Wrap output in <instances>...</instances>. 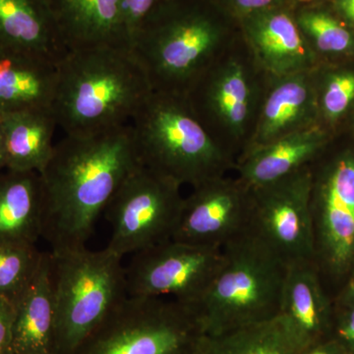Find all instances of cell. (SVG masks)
Instances as JSON below:
<instances>
[{
    "label": "cell",
    "mask_w": 354,
    "mask_h": 354,
    "mask_svg": "<svg viewBox=\"0 0 354 354\" xmlns=\"http://www.w3.org/2000/svg\"><path fill=\"white\" fill-rule=\"evenodd\" d=\"M304 344L279 315L216 335H205L195 354H298Z\"/></svg>",
    "instance_id": "obj_24"
},
{
    "label": "cell",
    "mask_w": 354,
    "mask_h": 354,
    "mask_svg": "<svg viewBox=\"0 0 354 354\" xmlns=\"http://www.w3.org/2000/svg\"><path fill=\"white\" fill-rule=\"evenodd\" d=\"M169 0H120L123 37L130 48L133 39L147 21Z\"/></svg>",
    "instance_id": "obj_28"
},
{
    "label": "cell",
    "mask_w": 354,
    "mask_h": 354,
    "mask_svg": "<svg viewBox=\"0 0 354 354\" xmlns=\"http://www.w3.org/2000/svg\"><path fill=\"white\" fill-rule=\"evenodd\" d=\"M7 354H13V353H10V351H9V353H7Z\"/></svg>",
    "instance_id": "obj_37"
},
{
    "label": "cell",
    "mask_w": 354,
    "mask_h": 354,
    "mask_svg": "<svg viewBox=\"0 0 354 354\" xmlns=\"http://www.w3.org/2000/svg\"><path fill=\"white\" fill-rule=\"evenodd\" d=\"M43 256L36 244L0 241V297L15 306L31 286Z\"/></svg>",
    "instance_id": "obj_25"
},
{
    "label": "cell",
    "mask_w": 354,
    "mask_h": 354,
    "mask_svg": "<svg viewBox=\"0 0 354 354\" xmlns=\"http://www.w3.org/2000/svg\"><path fill=\"white\" fill-rule=\"evenodd\" d=\"M55 309L50 252H44L36 277L15 305L10 353L55 354Z\"/></svg>",
    "instance_id": "obj_21"
},
{
    "label": "cell",
    "mask_w": 354,
    "mask_h": 354,
    "mask_svg": "<svg viewBox=\"0 0 354 354\" xmlns=\"http://www.w3.org/2000/svg\"><path fill=\"white\" fill-rule=\"evenodd\" d=\"M317 71L318 67L311 71L268 79L252 137L244 153L291 133L321 124Z\"/></svg>",
    "instance_id": "obj_15"
},
{
    "label": "cell",
    "mask_w": 354,
    "mask_h": 354,
    "mask_svg": "<svg viewBox=\"0 0 354 354\" xmlns=\"http://www.w3.org/2000/svg\"><path fill=\"white\" fill-rule=\"evenodd\" d=\"M310 48L322 57H344L354 53V35L337 18L322 10L308 9L295 16Z\"/></svg>",
    "instance_id": "obj_26"
},
{
    "label": "cell",
    "mask_w": 354,
    "mask_h": 354,
    "mask_svg": "<svg viewBox=\"0 0 354 354\" xmlns=\"http://www.w3.org/2000/svg\"><path fill=\"white\" fill-rule=\"evenodd\" d=\"M6 169L4 167L3 151H2L1 136H0V171Z\"/></svg>",
    "instance_id": "obj_35"
},
{
    "label": "cell",
    "mask_w": 354,
    "mask_h": 354,
    "mask_svg": "<svg viewBox=\"0 0 354 354\" xmlns=\"http://www.w3.org/2000/svg\"><path fill=\"white\" fill-rule=\"evenodd\" d=\"M181 190L180 184L139 165L104 209L113 228L106 247L123 258L171 239L183 208Z\"/></svg>",
    "instance_id": "obj_9"
},
{
    "label": "cell",
    "mask_w": 354,
    "mask_h": 354,
    "mask_svg": "<svg viewBox=\"0 0 354 354\" xmlns=\"http://www.w3.org/2000/svg\"><path fill=\"white\" fill-rule=\"evenodd\" d=\"M337 10L354 27V0H335Z\"/></svg>",
    "instance_id": "obj_33"
},
{
    "label": "cell",
    "mask_w": 354,
    "mask_h": 354,
    "mask_svg": "<svg viewBox=\"0 0 354 354\" xmlns=\"http://www.w3.org/2000/svg\"><path fill=\"white\" fill-rule=\"evenodd\" d=\"M329 140L328 128L312 125L247 151L235 162L234 171L249 189L269 185L313 164Z\"/></svg>",
    "instance_id": "obj_16"
},
{
    "label": "cell",
    "mask_w": 354,
    "mask_h": 354,
    "mask_svg": "<svg viewBox=\"0 0 354 354\" xmlns=\"http://www.w3.org/2000/svg\"><path fill=\"white\" fill-rule=\"evenodd\" d=\"M312 165L251 190L249 230L288 266L314 263Z\"/></svg>",
    "instance_id": "obj_11"
},
{
    "label": "cell",
    "mask_w": 354,
    "mask_h": 354,
    "mask_svg": "<svg viewBox=\"0 0 354 354\" xmlns=\"http://www.w3.org/2000/svg\"><path fill=\"white\" fill-rule=\"evenodd\" d=\"M140 165L130 124L88 136L65 135L39 172L41 237L51 252L83 248L121 183Z\"/></svg>",
    "instance_id": "obj_1"
},
{
    "label": "cell",
    "mask_w": 354,
    "mask_h": 354,
    "mask_svg": "<svg viewBox=\"0 0 354 354\" xmlns=\"http://www.w3.org/2000/svg\"><path fill=\"white\" fill-rule=\"evenodd\" d=\"M279 315L285 317L305 346L330 337L334 310L324 297L313 262L288 266Z\"/></svg>",
    "instance_id": "obj_20"
},
{
    "label": "cell",
    "mask_w": 354,
    "mask_h": 354,
    "mask_svg": "<svg viewBox=\"0 0 354 354\" xmlns=\"http://www.w3.org/2000/svg\"><path fill=\"white\" fill-rule=\"evenodd\" d=\"M57 68L53 111L65 135L88 136L130 124L153 92L127 46L67 50Z\"/></svg>",
    "instance_id": "obj_2"
},
{
    "label": "cell",
    "mask_w": 354,
    "mask_h": 354,
    "mask_svg": "<svg viewBox=\"0 0 354 354\" xmlns=\"http://www.w3.org/2000/svg\"><path fill=\"white\" fill-rule=\"evenodd\" d=\"M66 50L127 46L120 0H46Z\"/></svg>",
    "instance_id": "obj_17"
},
{
    "label": "cell",
    "mask_w": 354,
    "mask_h": 354,
    "mask_svg": "<svg viewBox=\"0 0 354 354\" xmlns=\"http://www.w3.org/2000/svg\"><path fill=\"white\" fill-rule=\"evenodd\" d=\"M195 353H196V351H195ZM195 354V353H194Z\"/></svg>",
    "instance_id": "obj_38"
},
{
    "label": "cell",
    "mask_w": 354,
    "mask_h": 354,
    "mask_svg": "<svg viewBox=\"0 0 354 354\" xmlns=\"http://www.w3.org/2000/svg\"><path fill=\"white\" fill-rule=\"evenodd\" d=\"M268 79L241 32L185 95L198 120L234 165L252 137Z\"/></svg>",
    "instance_id": "obj_7"
},
{
    "label": "cell",
    "mask_w": 354,
    "mask_h": 354,
    "mask_svg": "<svg viewBox=\"0 0 354 354\" xmlns=\"http://www.w3.org/2000/svg\"><path fill=\"white\" fill-rule=\"evenodd\" d=\"M142 167L191 188L234 171L183 95L152 92L130 122Z\"/></svg>",
    "instance_id": "obj_5"
},
{
    "label": "cell",
    "mask_w": 354,
    "mask_h": 354,
    "mask_svg": "<svg viewBox=\"0 0 354 354\" xmlns=\"http://www.w3.org/2000/svg\"><path fill=\"white\" fill-rule=\"evenodd\" d=\"M57 64L34 53L0 48V113L53 109Z\"/></svg>",
    "instance_id": "obj_18"
},
{
    "label": "cell",
    "mask_w": 354,
    "mask_h": 354,
    "mask_svg": "<svg viewBox=\"0 0 354 354\" xmlns=\"http://www.w3.org/2000/svg\"><path fill=\"white\" fill-rule=\"evenodd\" d=\"M242 39L254 62L269 79L311 71L320 60L310 48L295 16L283 7L239 20Z\"/></svg>",
    "instance_id": "obj_14"
},
{
    "label": "cell",
    "mask_w": 354,
    "mask_h": 354,
    "mask_svg": "<svg viewBox=\"0 0 354 354\" xmlns=\"http://www.w3.org/2000/svg\"><path fill=\"white\" fill-rule=\"evenodd\" d=\"M0 48L34 53L57 62L67 51L46 0H0Z\"/></svg>",
    "instance_id": "obj_22"
},
{
    "label": "cell",
    "mask_w": 354,
    "mask_h": 354,
    "mask_svg": "<svg viewBox=\"0 0 354 354\" xmlns=\"http://www.w3.org/2000/svg\"><path fill=\"white\" fill-rule=\"evenodd\" d=\"M298 354H348V353L332 337H327L304 346Z\"/></svg>",
    "instance_id": "obj_32"
},
{
    "label": "cell",
    "mask_w": 354,
    "mask_h": 354,
    "mask_svg": "<svg viewBox=\"0 0 354 354\" xmlns=\"http://www.w3.org/2000/svg\"><path fill=\"white\" fill-rule=\"evenodd\" d=\"M344 304L346 302H353L354 301V277L353 281L349 283L348 290H346V295H344Z\"/></svg>",
    "instance_id": "obj_34"
},
{
    "label": "cell",
    "mask_w": 354,
    "mask_h": 354,
    "mask_svg": "<svg viewBox=\"0 0 354 354\" xmlns=\"http://www.w3.org/2000/svg\"><path fill=\"white\" fill-rule=\"evenodd\" d=\"M122 257L87 247L50 252L55 354H72L128 297Z\"/></svg>",
    "instance_id": "obj_6"
},
{
    "label": "cell",
    "mask_w": 354,
    "mask_h": 354,
    "mask_svg": "<svg viewBox=\"0 0 354 354\" xmlns=\"http://www.w3.org/2000/svg\"><path fill=\"white\" fill-rule=\"evenodd\" d=\"M58 123L53 109L0 113L6 169L41 172L50 160Z\"/></svg>",
    "instance_id": "obj_19"
},
{
    "label": "cell",
    "mask_w": 354,
    "mask_h": 354,
    "mask_svg": "<svg viewBox=\"0 0 354 354\" xmlns=\"http://www.w3.org/2000/svg\"><path fill=\"white\" fill-rule=\"evenodd\" d=\"M223 261L221 247L169 239L132 254L125 267L127 295L167 298L193 306L204 295Z\"/></svg>",
    "instance_id": "obj_10"
},
{
    "label": "cell",
    "mask_w": 354,
    "mask_h": 354,
    "mask_svg": "<svg viewBox=\"0 0 354 354\" xmlns=\"http://www.w3.org/2000/svg\"><path fill=\"white\" fill-rule=\"evenodd\" d=\"M320 76L324 79L317 71L319 120L334 127L354 102V71L341 69Z\"/></svg>",
    "instance_id": "obj_27"
},
{
    "label": "cell",
    "mask_w": 354,
    "mask_h": 354,
    "mask_svg": "<svg viewBox=\"0 0 354 354\" xmlns=\"http://www.w3.org/2000/svg\"><path fill=\"white\" fill-rule=\"evenodd\" d=\"M205 335L191 305L128 297L72 354H194Z\"/></svg>",
    "instance_id": "obj_8"
},
{
    "label": "cell",
    "mask_w": 354,
    "mask_h": 354,
    "mask_svg": "<svg viewBox=\"0 0 354 354\" xmlns=\"http://www.w3.org/2000/svg\"><path fill=\"white\" fill-rule=\"evenodd\" d=\"M223 7L237 20L267 9L283 7L288 0H223Z\"/></svg>",
    "instance_id": "obj_30"
},
{
    "label": "cell",
    "mask_w": 354,
    "mask_h": 354,
    "mask_svg": "<svg viewBox=\"0 0 354 354\" xmlns=\"http://www.w3.org/2000/svg\"><path fill=\"white\" fill-rule=\"evenodd\" d=\"M298 2H302V3H309V2L314 1V0H297Z\"/></svg>",
    "instance_id": "obj_36"
},
{
    "label": "cell",
    "mask_w": 354,
    "mask_h": 354,
    "mask_svg": "<svg viewBox=\"0 0 354 354\" xmlns=\"http://www.w3.org/2000/svg\"><path fill=\"white\" fill-rule=\"evenodd\" d=\"M251 208V190L236 176L214 177L184 197L171 239L223 248L248 230Z\"/></svg>",
    "instance_id": "obj_13"
},
{
    "label": "cell",
    "mask_w": 354,
    "mask_h": 354,
    "mask_svg": "<svg viewBox=\"0 0 354 354\" xmlns=\"http://www.w3.org/2000/svg\"><path fill=\"white\" fill-rule=\"evenodd\" d=\"M312 176L314 264L318 272L342 274L354 263L353 153H342L322 176Z\"/></svg>",
    "instance_id": "obj_12"
},
{
    "label": "cell",
    "mask_w": 354,
    "mask_h": 354,
    "mask_svg": "<svg viewBox=\"0 0 354 354\" xmlns=\"http://www.w3.org/2000/svg\"><path fill=\"white\" fill-rule=\"evenodd\" d=\"M220 269L193 305L205 334H223L279 315L288 265L250 230L223 247Z\"/></svg>",
    "instance_id": "obj_4"
},
{
    "label": "cell",
    "mask_w": 354,
    "mask_h": 354,
    "mask_svg": "<svg viewBox=\"0 0 354 354\" xmlns=\"http://www.w3.org/2000/svg\"><path fill=\"white\" fill-rule=\"evenodd\" d=\"M330 337L348 354H354V301L346 302L344 311H334Z\"/></svg>",
    "instance_id": "obj_29"
},
{
    "label": "cell",
    "mask_w": 354,
    "mask_h": 354,
    "mask_svg": "<svg viewBox=\"0 0 354 354\" xmlns=\"http://www.w3.org/2000/svg\"><path fill=\"white\" fill-rule=\"evenodd\" d=\"M43 189L36 171H0V241L36 244L41 237Z\"/></svg>",
    "instance_id": "obj_23"
},
{
    "label": "cell",
    "mask_w": 354,
    "mask_h": 354,
    "mask_svg": "<svg viewBox=\"0 0 354 354\" xmlns=\"http://www.w3.org/2000/svg\"><path fill=\"white\" fill-rule=\"evenodd\" d=\"M239 35L215 11L169 0L140 29L130 50L153 92L185 97Z\"/></svg>",
    "instance_id": "obj_3"
},
{
    "label": "cell",
    "mask_w": 354,
    "mask_h": 354,
    "mask_svg": "<svg viewBox=\"0 0 354 354\" xmlns=\"http://www.w3.org/2000/svg\"><path fill=\"white\" fill-rule=\"evenodd\" d=\"M15 306L6 298L0 297V354L10 351L11 337Z\"/></svg>",
    "instance_id": "obj_31"
}]
</instances>
